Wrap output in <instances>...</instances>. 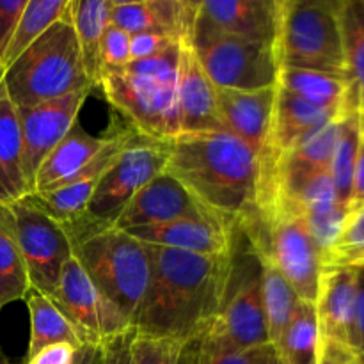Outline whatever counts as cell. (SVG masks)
I'll list each match as a JSON object with an SVG mask.
<instances>
[{
  "label": "cell",
  "mask_w": 364,
  "mask_h": 364,
  "mask_svg": "<svg viewBox=\"0 0 364 364\" xmlns=\"http://www.w3.org/2000/svg\"><path fill=\"white\" fill-rule=\"evenodd\" d=\"M167 171L212 215L235 230L258 213L262 160L228 130L178 135L171 141Z\"/></svg>",
  "instance_id": "2"
},
{
  "label": "cell",
  "mask_w": 364,
  "mask_h": 364,
  "mask_svg": "<svg viewBox=\"0 0 364 364\" xmlns=\"http://www.w3.org/2000/svg\"><path fill=\"white\" fill-rule=\"evenodd\" d=\"M213 334L242 350L270 343L262 294V263L249 244L247 251L231 256V270Z\"/></svg>",
  "instance_id": "10"
},
{
  "label": "cell",
  "mask_w": 364,
  "mask_h": 364,
  "mask_svg": "<svg viewBox=\"0 0 364 364\" xmlns=\"http://www.w3.org/2000/svg\"><path fill=\"white\" fill-rule=\"evenodd\" d=\"M0 355H2V354H0Z\"/></svg>",
  "instance_id": "48"
},
{
  "label": "cell",
  "mask_w": 364,
  "mask_h": 364,
  "mask_svg": "<svg viewBox=\"0 0 364 364\" xmlns=\"http://www.w3.org/2000/svg\"><path fill=\"white\" fill-rule=\"evenodd\" d=\"M100 358H102L100 347H95V345H82L77 350L73 364H100Z\"/></svg>",
  "instance_id": "45"
},
{
  "label": "cell",
  "mask_w": 364,
  "mask_h": 364,
  "mask_svg": "<svg viewBox=\"0 0 364 364\" xmlns=\"http://www.w3.org/2000/svg\"><path fill=\"white\" fill-rule=\"evenodd\" d=\"M63 226L89 279L134 326L151 272L144 242L87 213Z\"/></svg>",
  "instance_id": "3"
},
{
  "label": "cell",
  "mask_w": 364,
  "mask_h": 364,
  "mask_svg": "<svg viewBox=\"0 0 364 364\" xmlns=\"http://www.w3.org/2000/svg\"><path fill=\"white\" fill-rule=\"evenodd\" d=\"M31 290L27 267L21 258L7 205L0 203V309L25 299Z\"/></svg>",
  "instance_id": "30"
},
{
  "label": "cell",
  "mask_w": 364,
  "mask_h": 364,
  "mask_svg": "<svg viewBox=\"0 0 364 364\" xmlns=\"http://www.w3.org/2000/svg\"><path fill=\"white\" fill-rule=\"evenodd\" d=\"M334 0H279V21L274 41L279 68H301L348 77Z\"/></svg>",
  "instance_id": "6"
},
{
  "label": "cell",
  "mask_w": 364,
  "mask_h": 364,
  "mask_svg": "<svg viewBox=\"0 0 364 364\" xmlns=\"http://www.w3.org/2000/svg\"><path fill=\"white\" fill-rule=\"evenodd\" d=\"M21 148L18 109L7 95L0 66V203L4 205L31 194L21 169Z\"/></svg>",
  "instance_id": "25"
},
{
  "label": "cell",
  "mask_w": 364,
  "mask_h": 364,
  "mask_svg": "<svg viewBox=\"0 0 364 364\" xmlns=\"http://www.w3.org/2000/svg\"><path fill=\"white\" fill-rule=\"evenodd\" d=\"M178 57L180 43L149 59L130 60L123 68H102L95 85L137 134L171 142L180 135Z\"/></svg>",
  "instance_id": "4"
},
{
  "label": "cell",
  "mask_w": 364,
  "mask_h": 364,
  "mask_svg": "<svg viewBox=\"0 0 364 364\" xmlns=\"http://www.w3.org/2000/svg\"><path fill=\"white\" fill-rule=\"evenodd\" d=\"M255 249V247H252ZM256 251V249H255ZM262 263V294L270 343L276 345L301 306V299L267 256L256 251Z\"/></svg>",
  "instance_id": "28"
},
{
  "label": "cell",
  "mask_w": 364,
  "mask_h": 364,
  "mask_svg": "<svg viewBox=\"0 0 364 364\" xmlns=\"http://www.w3.org/2000/svg\"><path fill=\"white\" fill-rule=\"evenodd\" d=\"M276 91L277 85L258 91L215 87L217 112L223 128L242 139L259 156L263 155L269 142Z\"/></svg>",
  "instance_id": "20"
},
{
  "label": "cell",
  "mask_w": 364,
  "mask_h": 364,
  "mask_svg": "<svg viewBox=\"0 0 364 364\" xmlns=\"http://www.w3.org/2000/svg\"><path fill=\"white\" fill-rule=\"evenodd\" d=\"M364 205V139L361 134V146L358 151V160H355L354 178H352V196H350V206L348 212L358 206Z\"/></svg>",
  "instance_id": "43"
},
{
  "label": "cell",
  "mask_w": 364,
  "mask_h": 364,
  "mask_svg": "<svg viewBox=\"0 0 364 364\" xmlns=\"http://www.w3.org/2000/svg\"><path fill=\"white\" fill-rule=\"evenodd\" d=\"M340 23L347 73L361 114L364 112V0H341Z\"/></svg>",
  "instance_id": "33"
},
{
  "label": "cell",
  "mask_w": 364,
  "mask_h": 364,
  "mask_svg": "<svg viewBox=\"0 0 364 364\" xmlns=\"http://www.w3.org/2000/svg\"><path fill=\"white\" fill-rule=\"evenodd\" d=\"M128 63H130V34L110 23L102 39L100 70L102 68H123Z\"/></svg>",
  "instance_id": "37"
},
{
  "label": "cell",
  "mask_w": 364,
  "mask_h": 364,
  "mask_svg": "<svg viewBox=\"0 0 364 364\" xmlns=\"http://www.w3.org/2000/svg\"><path fill=\"white\" fill-rule=\"evenodd\" d=\"M176 39L156 32H142L130 36V60H142L162 53L164 50L176 45Z\"/></svg>",
  "instance_id": "38"
},
{
  "label": "cell",
  "mask_w": 364,
  "mask_h": 364,
  "mask_svg": "<svg viewBox=\"0 0 364 364\" xmlns=\"http://www.w3.org/2000/svg\"><path fill=\"white\" fill-rule=\"evenodd\" d=\"M77 350L78 348L70 343L48 345L27 358V364H73Z\"/></svg>",
  "instance_id": "41"
},
{
  "label": "cell",
  "mask_w": 364,
  "mask_h": 364,
  "mask_svg": "<svg viewBox=\"0 0 364 364\" xmlns=\"http://www.w3.org/2000/svg\"><path fill=\"white\" fill-rule=\"evenodd\" d=\"M358 270V290H355V338L354 350L364 363V267Z\"/></svg>",
  "instance_id": "42"
},
{
  "label": "cell",
  "mask_w": 364,
  "mask_h": 364,
  "mask_svg": "<svg viewBox=\"0 0 364 364\" xmlns=\"http://www.w3.org/2000/svg\"><path fill=\"white\" fill-rule=\"evenodd\" d=\"M358 270L352 267H323L315 301L322 348L354 350Z\"/></svg>",
  "instance_id": "15"
},
{
  "label": "cell",
  "mask_w": 364,
  "mask_h": 364,
  "mask_svg": "<svg viewBox=\"0 0 364 364\" xmlns=\"http://www.w3.org/2000/svg\"><path fill=\"white\" fill-rule=\"evenodd\" d=\"M359 146H361V116L359 112H350L343 116L340 123V134H338L329 169L338 203L345 210L350 206L352 178H354Z\"/></svg>",
  "instance_id": "32"
},
{
  "label": "cell",
  "mask_w": 364,
  "mask_h": 364,
  "mask_svg": "<svg viewBox=\"0 0 364 364\" xmlns=\"http://www.w3.org/2000/svg\"><path fill=\"white\" fill-rule=\"evenodd\" d=\"M48 297L73 323L84 345L102 347L134 331L130 320L92 284L75 256L63 267L59 283Z\"/></svg>",
  "instance_id": "12"
},
{
  "label": "cell",
  "mask_w": 364,
  "mask_h": 364,
  "mask_svg": "<svg viewBox=\"0 0 364 364\" xmlns=\"http://www.w3.org/2000/svg\"><path fill=\"white\" fill-rule=\"evenodd\" d=\"M112 0H71L70 18L80 46L85 73L95 85L100 73V48L110 25Z\"/></svg>",
  "instance_id": "26"
},
{
  "label": "cell",
  "mask_w": 364,
  "mask_h": 364,
  "mask_svg": "<svg viewBox=\"0 0 364 364\" xmlns=\"http://www.w3.org/2000/svg\"><path fill=\"white\" fill-rule=\"evenodd\" d=\"M85 91L71 92L52 102L32 107H16L21 128V169L28 192H34V178L46 156L63 141L78 121V112L89 96Z\"/></svg>",
  "instance_id": "13"
},
{
  "label": "cell",
  "mask_w": 364,
  "mask_h": 364,
  "mask_svg": "<svg viewBox=\"0 0 364 364\" xmlns=\"http://www.w3.org/2000/svg\"><path fill=\"white\" fill-rule=\"evenodd\" d=\"M258 350L259 347L242 350L206 331L203 336L185 343L180 364H255Z\"/></svg>",
  "instance_id": "34"
},
{
  "label": "cell",
  "mask_w": 364,
  "mask_h": 364,
  "mask_svg": "<svg viewBox=\"0 0 364 364\" xmlns=\"http://www.w3.org/2000/svg\"><path fill=\"white\" fill-rule=\"evenodd\" d=\"M361 116V134H363V139H364V112L359 114Z\"/></svg>",
  "instance_id": "47"
},
{
  "label": "cell",
  "mask_w": 364,
  "mask_h": 364,
  "mask_svg": "<svg viewBox=\"0 0 364 364\" xmlns=\"http://www.w3.org/2000/svg\"><path fill=\"white\" fill-rule=\"evenodd\" d=\"M252 247L274 263L302 302L315 306L323 252L301 215L279 199L258 210L255 219L238 228Z\"/></svg>",
  "instance_id": "7"
},
{
  "label": "cell",
  "mask_w": 364,
  "mask_h": 364,
  "mask_svg": "<svg viewBox=\"0 0 364 364\" xmlns=\"http://www.w3.org/2000/svg\"><path fill=\"white\" fill-rule=\"evenodd\" d=\"M364 249V205L350 210L343 228L338 235L333 247L323 255V267L336 265L340 259Z\"/></svg>",
  "instance_id": "36"
},
{
  "label": "cell",
  "mask_w": 364,
  "mask_h": 364,
  "mask_svg": "<svg viewBox=\"0 0 364 364\" xmlns=\"http://www.w3.org/2000/svg\"><path fill=\"white\" fill-rule=\"evenodd\" d=\"M199 2L185 0H112L110 23L135 36L156 32L180 41H191L198 18Z\"/></svg>",
  "instance_id": "19"
},
{
  "label": "cell",
  "mask_w": 364,
  "mask_h": 364,
  "mask_svg": "<svg viewBox=\"0 0 364 364\" xmlns=\"http://www.w3.org/2000/svg\"><path fill=\"white\" fill-rule=\"evenodd\" d=\"M4 84L16 107L39 105L95 87L85 73L70 7L14 63L4 68Z\"/></svg>",
  "instance_id": "5"
},
{
  "label": "cell",
  "mask_w": 364,
  "mask_h": 364,
  "mask_svg": "<svg viewBox=\"0 0 364 364\" xmlns=\"http://www.w3.org/2000/svg\"><path fill=\"white\" fill-rule=\"evenodd\" d=\"M71 0H27L18 27L9 43L2 68H7L18 59L36 39L41 38L55 21L66 14Z\"/></svg>",
  "instance_id": "31"
},
{
  "label": "cell",
  "mask_w": 364,
  "mask_h": 364,
  "mask_svg": "<svg viewBox=\"0 0 364 364\" xmlns=\"http://www.w3.org/2000/svg\"><path fill=\"white\" fill-rule=\"evenodd\" d=\"M180 134L224 130L217 112L215 85L206 75L191 41H180L176 75Z\"/></svg>",
  "instance_id": "18"
},
{
  "label": "cell",
  "mask_w": 364,
  "mask_h": 364,
  "mask_svg": "<svg viewBox=\"0 0 364 364\" xmlns=\"http://www.w3.org/2000/svg\"><path fill=\"white\" fill-rule=\"evenodd\" d=\"M110 135L112 134L91 135L82 127L80 121H77L36 173L34 192L52 191L57 185L70 180L102 151Z\"/></svg>",
  "instance_id": "23"
},
{
  "label": "cell",
  "mask_w": 364,
  "mask_h": 364,
  "mask_svg": "<svg viewBox=\"0 0 364 364\" xmlns=\"http://www.w3.org/2000/svg\"><path fill=\"white\" fill-rule=\"evenodd\" d=\"M277 85L323 109L340 114L359 112L358 96L348 77L301 68H279Z\"/></svg>",
  "instance_id": "24"
},
{
  "label": "cell",
  "mask_w": 364,
  "mask_h": 364,
  "mask_svg": "<svg viewBox=\"0 0 364 364\" xmlns=\"http://www.w3.org/2000/svg\"><path fill=\"white\" fill-rule=\"evenodd\" d=\"M320 364H364L358 354L345 348H322Z\"/></svg>",
  "instance_id": "44"
},
{
  "label": "cell",
  "mask_w": 364,
  "mask_h": 364,
  "mask_svg": "<svg viewBox=\"0 0 364 364\" xmlns=\"http://www.w3.org/2000/svg\"><path fill=\"white\" fill-rule=\"evenodd\" d=\"M146 249L151 272L135 313V334L181 343L203 336L219 316L233 252L203 256L151 244Z\"/></svg>",
  "instance_id": "1"
},
{
  "label": "cell",
  "mask_w": 364,
  "mask_h": 364,
  "mask_svg": "<svg viewBox=\"0 0 364 364\" xmlns=\"http://www.w3.org/2000/svg\"><path fill=\"white\" fill-rule=\"evenodd\" d=\"M279 0H205L199 2L194 32L231 36L274 45Z\"/></svg>",
  "instance_id": "16"
},
{
  "label": "cell",
  "mask_w": 364,
  "mask_h": 364,
  "mask_svg": "<svg viewBox=\"0 0 364 364\" xmlns=\"http://www.w3.org/2000/svg\"><path fill=\"white\" fill-rule=\"evenodd\" d=\"M135 331L117 336L114 340L107 341L100 347L102 358L100 364H134L132 361V340H134Z\"/></svg>",
  "instance_id": "40"
},
{
  "label": "cell",
  "mask_w": 364,
  "mask_h": 364,
  "mask_svg": "<svg viewBox=\"0 0 364 364\" xmlns=\"http://www.w3.org/2000/svg\"><path fill=\"white\" fill-rule=\"evenodd\" d=\"M343 116L347 114L313 105L277 85L269 142L259 159L276 160L287 155L316 130Z\"/></svg>",
  "instance_id": "22"
},
{
  "label": "cell",
  "mask_w": 364,
  "mask_h": 364,
  "mask_svg": "<svg viewBox=\"0 0 364 364\" xmlns=\"http://www.w3.org/2000/svg\"><path fill=\"white\" fill-rule=\"evenodd\" d=\"M31 315V341H28L27 358L34 355L41 348L55 343H70L80 348L82 340L73 323L64 316L48 295L31 288L23 299Z\"/></svg>",
  "instance_id": "27"
},
{
  "label": "cell",
  "mask_w": 364,
  "mask_h": 364,
  "mask_svg": "<svg viewBox=\"0 0 364 364\" xmlns=\"http://www.w3.org/2000/svg\"><path fill=\"white\" fill-rule=\"evenodd\" d=\"M191 43L215 87L258 91L277 85L274 45L212 32H194Z\"/></svg>",
  "instance_id": "9"
},
{
  "label": "cell",
  "mask_w": 364,
  "mask_h": 364,
  "mask_svg": "<svg viewBox=\"0 0 364 364\" xmlns=\"http://www.w3.org/2000/svg\"><path fill=\"white\" fill-rule=\"evenodd\" d=\"M185 343L173 338H153L134 334L132 361L134 364H180Z\"/></svg>",
  "instance_id": "35"
},
{
  "label": "cell",
  "mask_w": 364,
  "mask_h": 364,
  "mask_svg": "<svg viewBox=\"0 0 364 364\" xmlns=\"http://www.w3.org/2000/svg\"><path fill=\"white\" fill-rule=\"evenodd\" d=\"M180 219H217L169 171L153 178L135 194L114 226L119 230L159 226ZM220 220V219H219Z\"/></svg>",
  "instance_id": "14"
},
{
  "label": "cell",
  "mask_w": 364,
  "mask_h": 364,
  "mask_svg": "<svg viewBox=\"0 0 364 364\" xmlns=\"http://www.w3.org/2000/svg\"><path fill=\"white\" fill-rule=\"evenodd\" d=\"M25 6H27V0H0V66H2L4 55L9 48V43Z\"/></svg>",
  "instance_id": "39"
},
{
  "label": "cell",
  "mask_w": 364,
  "mask_h": 364,
  "mask_svg": "<svg viewBox=\"0 0 364 364\" xmlns=\"http://www.w3.org/2000/svg\"><path fill=\"white\" fill-rule=\"evenodd\" d=\"M127 233L144 244L203 256L231 255L235 247V228L219 219H180Z\"/></svg>",
  "instance_id": "21"
},
{
  "label": "cell",
  "mask_w": 364,
  "mask_h": 364,
  "mask_svg": "<svg viewBox=\"0 0 364 364\" xmlns=\"http://www.w3.org/2000/svg\"><path fill=\"white\" fill-rule=\"evenodd\" d=\"M255 364H283V363H281L279 355H277L276 347H274L272 343H267L263 345V347H259Z\"/></svg>",
  "instance_id": "46"
},
{
  "label": "cell",
  "mask_w": 364,
  "mask_h": 364,
  "mask_svg": "<svg viewBox=\"0 0 364 364\" xmlns=\"http://www.w3.org/2000/svg\"><path fill=\"white\" fill-rule=\"evenodd\" d=\"M134 134V128H124V130L116 132V134L110 135L109 142L103 146L102 151L87 166H84L77 174H73L70 180L57 185L52 191L34 192L39 205L60 224H68L78 217L85 215L96 185L100 183L103 174L112 166L116 156L119 155V151Z\"/></svg>",
  "instance_id": "17"
},
{
  "label": "cell",
  "mask_w": 364,
  "mask_h": 364,
  "mask_svg": "<svg viewBox=\"0 0 364 364\" xmlns=\"http://www.w3.org/2000/svg\"><path fill=\"white\" fill-rule=\"evenodd\" d=\"M7 208L31 288L50 295L59 283L63 267L73 256L66 228L39 205L34 194L7 203Z\"/></svg>",
  "instance_id": "8"
},
{
  "label": "cell",
  "mask_w": 364,
  "mask_h": 364,
  "mask_svg": "<svg viewBox=\"0 0 364 364\" xmlns=\"http://www.w3.org/2000/svg\"><path fill=\"white\" fill-rule=\"evenodd\" d=\"M274 347L283 364H320V333L315 306L301 302Z\"/></svg>",
  "instance_id": "29"
},
{
  "label": "cell",
  "mask_w": 364,
  "mask_h": 364,
  "mask_svg": "<svg viewBox=\"0 0 364 364\" xmlns=\"http://www.w3.org/2000/svg\"><path fill=\"white\" fill-rule=\"evenodd\" d=\"M169 151L171 142L135 132L96 185L85 213L102 223H116L135 194L167 169Z\"/></svg>",
  "instance_id": "11"
}]
</instances>
